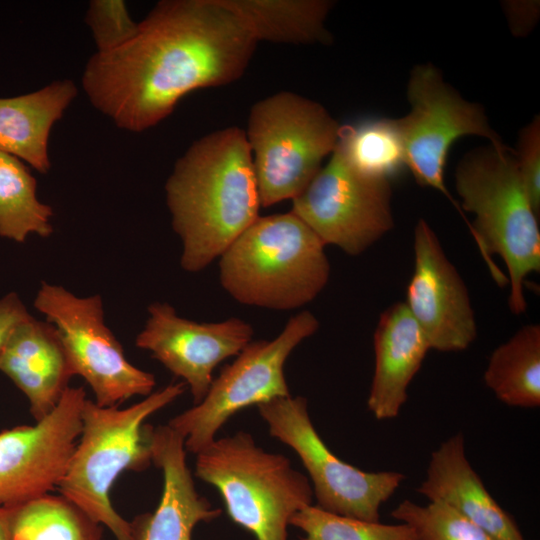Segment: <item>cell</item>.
Wrapping results in <instances>:
<instances>
[{"label": "cell", "mask_w": 540, "mask_h": 540, "mask_svg": "<svg viewBox=\"0 0 540 540\" xmlns=\"http://www.w3.org/2000/svg\"><path fill=\"white\" fill-rule=\"evenodd\" d=\"M413 249L414 270L404 302L408 311L430 349L440 352L467 349L477 336L469 293L436 233L424 219L414 228Z\"/></svg>", "instance_id": "15"}, {"label": "cell", "mask_w": 540, "mask_h": 540, "mask_svg": "<svg viewBox=\"0 0 540 540\" xmlns=\"http://www.w3.org/2000/svg\"><path fill=\"white\" fill-rule=\"evenodd\" d=\"M340 130L324 106L294 92L256 102L245 134L261 207L298 196L334 151Z\"/></svg>", "instance_id": "7"}, {"label": "cell", "mask_w": 540, "mask_h": 540, "mask_svg": "<svg viewBox=\"0 0 540 540\" xmlns=\"http://www.w3.org/2000/svg\"><path fill=\"white\" fill-rule=\"evenodd\" d=\"M391 181L364 175L335 147L326 166L294 199L292 209L320 238L346 254H362L394 227Z\"/></svg>", "instance_id": "12"}, {"label": "cell", "mask_w": 540, "mask_h": 540, "mask_svg": "<svg viewBox=\"0 0 540 540\" xmlns=\"http://www.w3.org/2000/svg\"><path fill=\"white\" fill-rule=\"evenodd\" d=\"M336 148L358 172L392 180L404 167L405 151L397 119H372L341 125Z\"/></svg>", "instance_id": "25"}, {"label": "cell", "mask_w": 540, "mask_h": 540, "mask_svg": "<svg viewBox=\"0 0 540 540\" xmlns=\"http://www.w3.org/2000/svg\"><path fill=\"white\" fill-rule=\"evenodd\" d=\"M1 509L8 540H103V526L61 494Z\"/></svg>", "instance_id": "23"}, {"label": "cell", "mask_w": 540, "mask_h": 540, "mask_svg": "<svg viewBox=\"0 0 540 540\" xmlns=\"http://www.w3.org/2000/svg\"><path fill=\"white\" fill-rule=\"evenodd\" d=\"M76 95L73 81L65 79L28 94L0 98V151L47 173L51 129Z\"/></svg>", "instance_id": "20"}, {"label": "cell", "mask_w": 540, "mask_h": 540, "mask_svg": "<svg viewBox=\"0 0 540 540\" xmlns=\"http://www.w3.org/2000/svg\"><path fill=\"white\" fill-rule=\"evenodd\" d=\"M185 389L184 382L171 383L124 409L85 400L81 434L57 489L108 528L116 540H135V536L132 523L112 506L110 490L124 471H143L150 466L153 426L144 422Z\"/></svg>", "instance_id": "4"}, {"label": "cell", "mask_w": 540, "mask_h": 540, "mask_svg": "<svg viewBox=\"0 0 540 540\" xmlns=\"http://www.w3.org/2000/svg\"><path fill=\"white\" fill-rule=\"evenodd\" d=\"M374 372L367 408L377 420L397 417L429 344L404 302L384 310L373 335Z\"/></svg>", "instance_id": "19"}, {"label": "cell", "mask_w": 540, "mask_h": 540, "mask_svg": "<svg viewBox=\"0 0 540 540\" xmlns=\"http://www.w3.org/2000/svg\"><path fill=\"white\" fill-rule=\"evenodd\" d=\"M325 245L293 212L259 216L219 257L223 289L237 302L292 310L327 285Z\"/></svg>", "instance_id": "5"}, {"label": "cell", "mask_w": 540, "mask_h": 540, "mask_svg": "<svg viewBox=\"0 0 540 540\" xmlns=\"http://www.w3.org/2000/svg\"><path fill=\"white\" fill-rule=\"evenodd\" d=\"M454 178L462 212L475 216L470 234L490 275L500 286L509 283L511 312H525V279L540 271V228L515 150L477 147L459 161Z\"/></svg>", "instance_id": "3"}, {"label": "cell", "mask_w": 540, "mask_h": 540, "mask_svg": "<svg viewBox=\"0 0 540 540\" xmlns=\"http://www.w3.org/2000/svg\"><path fill=\"white\" fill-rule=\"evenodd\" d=\"M417 491L429 502L449 506L494 540H524L512 517L498 504L471 466L461 433L435 449Z\"/></svg>", "instance_id": "17"}, {"label": "cell", "mask_w": 540, "mask_h": 540, "mask_svg": "<svg viewBox=\"0 0 540 540\" xmlns=\"http://www.w3.org/2000/svg\"><path fill=\"white\" fill-rule=\"evenodd\" d=\"M304 533L301 540H415L413 530L404 523L383 524L365 521L308 505L290 520Z\"/></svg>", "instance_id": "26"}, {"label": "cell", "mask_w": 540, "mask_h": 540, "mask_svg": "<svg viewBox=\"0 0 540 540\" xmlns=\"http://www.w3.org/2000/svg\"><path fill=\"white\" fill-rule=\"evenodd\" d=\"M0 371L26 396L36 422L53 411L74 376L56 328L33 316L12 334Z\"/></svg>", "instance_id": "18"}, {"label": "cell", "mask_w": 540, "mask_h": 540, "mask_svg": "<svg viewBox=\"0 0 540 540\" xmlns=\"http://www.w3.org/2000/svg\"><path fill=\"white\" fill-rule=\"evenodd\" d=\"M34 307L58 331L74 375L85 379L97 405L119 406L131 397L152 393L154 375L127 360L120 342L104 322L100 295L82 298L44 281Z\"/></svg>", "instance_id": "11"}, {"label": "cell", "mask_w": 540, "mask_h": 540, "mask_svg": "<svg viewBox=\"0 0 540 540\" xmlns=\"http://www.w3.org/2000/svg\"><path fill=\"white\" fill-rule=\"evenodd\" d=\"M181 267L205 269L259 217L261 207L245 131L231 126L196 140L165 184Z\"/></svg>", "instance_id": "2"}, {"label": "cell", "mask_w": 540, "mask_h": 540, "mask_svg": "<svg viewBox=\"0 0 540 540\" xmlns=\"http://www.w3.org/2000/svg\"><path fill=\"white\" fill-rule=\"evenodd\" d=\"M486 386L511 407L540 406V326L520 328L491 354L484 372Z\"/></svg>", "instance_id": "22"}, {"label": "cell", "mask_w": 540, "mask_h": 540, "mask_svg": "<svg viewBox=\"0 0 540 540\" xmlns=\"http://www.w3.org/2000/svg\"><path fill=\"white\" fill-rule=\"evenodd\" d=\"M407 99L410 112L397 119L406 167L417 183L448 198L468 225L458 201L444 183L451 146L459 138L471 135L485 138L499 149L510 147L491 127L484 108L464 99L431 63L418 64L410 71Z\"/></svg>", "instance_id": "10"}, {"label": "cell", "mask_w": 540, "mask_h": 540, "mask_svg": "<svg viewBox=\"0 0 540 540\" xmlns=\"http://www.w3.org/2000/svg\"><path fill=\"white\" fill-rule=\"evenodd\" d=\"M525 540V539H524Z\"/></svg>", "instance_id": "33"}, {"label": "cell", "mask_w": 540, "mask_h": 540, "mask_svg": "<svg viewBox=\"0 0 540 540\" xmlns=\"http://www.w3.org/2000/svg\"><path fill=\"white\" fill-rule=\"evenodd\" d=\"M318 328L315 315L301 311L288 320L274 339L248 343L213 379L199 403L168 422L184 438L186 451L196 455L210 445L237 412L291 395L285 363L292 351Z\"/></svg>", "instance_id": "8"}, {"label": "cell", "mask_w": 540, "mask_h": 540, "mask_svg": "<svg viewBox=\"0 0 540 540\" xmlns=\"http://www.w3.org/2000/svg\"><path fill=\"white\" fill-rule=\"evenodd\" d=\"M148 314L135 345L150 351L153 358L182 378L194 404L207 394L214 369L237 356L254 335L251 324L240 318L199 323L178 316L168 303L150 304Z\"/></svg>", "instance_id": "14"}, {"label": "cell", "mask_w": 540, "mask_h": 540, "mask_svg": "<svg viewBox=\"0 0 540 540\" xmlns=\"http://www.w3.org/2000/svg\"><path fill=\"white\" fill-rule=\"evenodd\" d=\"M269 434L300 458L319 508L377 522L380 507L399 488L397 471L367 472L338 458L323 442L310 418L306 398L277 397L257 405Z\"/></svg>", "instance_id": "9"}, {"label": "cell", "mask_w": 540, "mask_h": 540, "mask_svg": "<svg viewBox=\"0 0 540 540\" xmlns=\"http://www.w3.org/2000/svg\"><path fill=\"white\" fill-rule=\"evenodd\" d=\"M515 157L526 194L535 212L540 214V117L534 118L519 132Z\"/></svg>", "instance_id": "29"}, {"label": "cell", "mask_w": 540, "mask_h": 540, "mask_svg": "<svg viewBox=\"0 0 540 540\" xmlns=\"http://www.w3.org/2000/svg\"><path fill=\"white\" fill-rule=\"evenodd\" d=\"M151 452L163 474V489L154 512L131 521L135 540H192L195 526L215 520L222 510L196 490L184 438L168 424L152 427Z\"/></svg>", "instance_id": "16"}, {"label": "cell", "mask_w": 540, "mask_h": 540, "mask_svg": "<svg viewBox=\"0 0 540 540\" xmlns=\"http://www.w3.org/2000/svg\"><path fill=\"white\" fill-rule=\"evenodd\" d=\"M53 209L37 197V181L23 161L0 151V236L23 243L49 237Z\"/></svg>", "instance_id": "24"}, {"label": "cell", "mask_w": 540, "mask_h": 540, "mask_svg": "<svg viewBox=\"0 0 540 540\" xmlns=\"http://www.w3.org/2000/svg\"><path fill=\"white\" fill-rule=\"evenodd\" d=\"M85 22L92 32L97 52L109 53L133 39L138 31L122 0L90 1Z\"/></svg>", "instance_id": "28"}, {"label": "cell", "mask_w": 540, "mask_h": 540, "mask_svg": "<svg viewBox=\"0 0 540 540\" xmlns=\"http://www.w3.org/2000/svg\"><path fill=\"white\" fill-rule=\"evenodd\" d=\"M391 516L408 525L415 540H494L466 517L438 502L419 505L406 499L391 511Z\"/></svg>", "instance_id": "27"}, {"label": "cell", "mask_w": 540, "mask_h": 540, "mask_svg": "<svg viewBox=\"0 0 540 540\" xmlns=\"http://www.w3.org/2000/svg\"><path fill=\"white\" fill-rule=\"evenodd\" d=\"M0 540H8L1 507H0Z\"/></svg>", "instance_id": "32"}, {"label": "cell", "mask_w": 540, "mask_h": 540, "mask_svg": "<svg viewBox=\"0 0 540 540\" xmlns=\"http://www.w3.org/2000/svg\"><path fill=\"white\" fill-rule=\"evenodd\" d=\"M195 456V476L219 491L231 520L257 540H288L290 520L312 504L308 477L248 432L216 438Z\"/></svg>", "instance_id": "6"}, {"label": "cell", "mask_w": 540, "mask_h": 540, "mask_svg": "<svg viewBox=\"0 0 540 540\" xmlns=\"http://www.w3.org/2000/svg\"><path fill=\"white\" fill-rule=\"evenodd\" d=\"M509 29L515 37H525L535 27L540 2L536 0H508L502 3Z\"/></svg>", "instance_id": "30"}, {"label": "cell", "mask_w": 540, "mask_h": 540, "mask_svg": "<svg viewBox=\"0 0 540 540\" xmlns=\"http://www.w3.org/2000/svg\"><path fill=\"white\" fill-rule=\"evenodd\" d=\"M257 43L222 0H164L131 41L88 60L82 86L116 126L142 132L193 90L239 79Z\"/></svg>", "instance_id": "1"}, {"label": "cell", "mask_w": 540, "mask_h": 540, "mask_svg": "<svg viewBox=\"0 0 540 540\" xmlns=\"http://www.w3.org/2000/svg\"><path fill=\"white\" fill-rule=\"evenodd\" d=\"M255 40L288 44H329L328 0H222Z\"/></svg>", "instance_id": "21"}, {"label": "cell", "mask_w": 540, "mask_h": 540, "mask_svg": "<svg viewBox=\"0 0 540 540\" xmlns=\"http://www.w3.org/2000/svg\"><path fill=\"white\" fill-rule=\"evenodd\" d=\"M31 317L17 293L10 292L0 299V358L14 331Z\"/></svg>", "instance_id": "31"}, {"label": "cell", "mask_w": 540, "mask_h": 540, "mask_svg": "<svg viewBox=\"0 0 540 540\" xmlns=\"http://www.w3.org/2000/svg\"><path fill=\"white\" fill-rule=\"evenodd\" d=\"M86 399L82 387H68L53 411L35 425L0 432L1 508L57 489L81 434Z\"/></svg>", "instance_id": "13"}]
</instances>
